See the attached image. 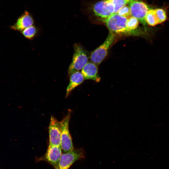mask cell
<instances>
[{"mask_svg": "<svg viewBox=\"0 0 169 169\" xmlns=\"http://www.w3.org/2000/svg\"><path fill=\"white\" fill-rule=\"evenodd\" d=\"M139 21L136 18L131 16L127 18L126 23V28L127 30L130 32L132 31L138 27Z\"/></svg>", "mask_w": 169, "mask_h": 169, "instance_id": "cell-16", "label": "cell"}, {"mask_svg": "<svg viewBox=\"0 0 169 169\" xmlns=\"http://www.w3.org/2000/svg\"><path fill=\"white\" fill-rule=\"evenodd\" d=\"M72 60L68 70L69 75L79 71L87 63L88 58L86 51L79 44H75Z\"/></svg>", "mask_w": 169, "mask_h": 169, "instance_id": "cell-1", "label": "cell"}, {"mask_svg": "<svg viewBox=\"0 0 169 169\" xmlns=\"http://www.w3.org/2000/svg\"><path fill=\"white\" fill-rule=\"evenodd\" d=\"M93 14L103 19H106L114 13V8L105 0L100 1L90 6L88 9Z\"/></svg>", "mask_w": 169, "mask_h": 169, "instance_id": "cell-7", "label": "cell"}, {"mask_svg": "<svg viewBox=\"0 0 169 169\" xmlns=\"http://www.w3.org/2000/svg\"><path fill=\"white\" fill-rule=\"evenodd\" d=\"M85 157L83 149L74 148L69 152L62 154L57 169H69L76 161Z\"/></svg>", "mask_w": 169, "mask_h": 169, "instance_id": "cell-4", "label": "cell"}, {"mask_svg": "<svg viewBox=\"0 0 169 169\" xmlns=\"http://www.w3.org/2000/svg\"><path fill=\"white\" fill-rule=\"evenodd\" d=\"M117 13L127 18L131 16L130 8L127 5L122 7Z\"/></svg>", "mask_w": 169, "mask_h": 169, "instance_id": "cell-18", "label": "cell"}, {"mask_svg": "<svg viewBox=\"0 0 169 169\" xmlns=\"http://www.w3.org/2000/svg\"><path fill=\"white\" fill-rule=\"evenodd\" d=\"M62 154V150L60 146L49 145L45 154L38 160L47 162L55 169H57Z\"/></svg>", "mask_w": 169, "mask_h": 169, "instance_id": "cell-8", "label": "cell"}, {"mask_svg": "<svg viewBox=\"0 0 169 169\" xmlns=\"http://www.w3.org/2000/svg\"><path fill=\"white\" fill-rule=\"evenodd\" d=\"M145 21L149 25L154 26L159 24L154 9H151L146 13Z\"/></svg>", "mask_w": 169, "mask_h": 169, "instance_id": "cell-13", "label": "cell"}, {"mask_svg": "<svg viewBox=\"0 0 169 169\" xmlns=\"http://www.w3.org/2000/svg\"><path fill=\"white\" fill-rule=\"evenodd\" d=\"M127 19L117 13H114L103 20L110 32L122 34L129 32L126 28Z\"/></svg>", "mask_w": 169, "mask_h": 169, "instance_id": "cell-2", "label": "cell"}, {"mask_svg": "<svg viewBox=\"0 0 169 169\" xmlns=\"http://www.w3.org/2000/svg\"><path fill=\"white\" fill-rule=\"evenodd\" d=\"M131 16L136 18L144 26L146 24L145 17L151 9L145 3L140 0H129L128 4Z\"/></svg>", "mask_w": 169, "mask_h": 169, "instance_id": "cell-6", "label": "cell"}, {"mask_svg": "<svg viewBox=\"0 0 169 169\" xmlns=\"http://www.w3.org/2000/svg\"><path fill=\"white\" fill-rule=\"evenodd\" d=\"M49 145L60 146L61 128L60 121L51 116L49 128Z\"/></svg>", "mask_w": 169, "mask_h": 169, "instance_id": "cell-9", "label": "cell"}, {"mask_svg": "<svg viewBox=\"0 0 169 169\" xmlns=\"http://www.w3.org/2000/svg\"><path fill=\"white\" fill-rule=\"evenodd\" d=\"M70 115L71 111L70 110L65 117L60 121L61 128L60 146L63 153L69 152L74 149L69 128Z\"/></svg>", "mask_w": 169, "mask_h": 169, "instance_id": "cell-3", "label": "cell"}, {"mask_svg": "<svg viewBox=\"0 0 169 169\" xmlns=\"http://www.w3.org/2000/svg\"><path fill=\"white\" fill-rule=\"evenodd\" d=\"M37 32V28L35 26L32 25L24 29L21 32L26 38L31 40L36 36Z\"/></svg>", "mask_w": 169, "mask_h": 169, "instance_id": "cell-14", "label": "cell"}, {"mask_svg": "<svg viewBox=\"0 0 169 169\" xmlns=\"http://www.w3.org/2000/svg\"><path fill=\"white\" fill-rule=\"evenodd\" d=\"M34 21L32 16L27 11L21 15L16 23L11 26V29L21 32L24 29L33 25Z\"/></svg>", "mask_w": 169, "mask_h": 169, "instance_id": "cell-10", "label": "cell"}, {"mask_svg": "<svg viewBox=\"0 0 169 169\" xmlns=\"http://www.w3.org/2000/svg\"><path fill=\"white\" fill-rule=\"evenodd\" d=\"M115 38L114 33L110 31L104 42L91 53L90 58L92 63L99 64L102 62L107 55L108 50Z\"/></svg>", "mask_w": 169, "mask_h": 169, "instance_id": "cell-5", "label": "cell"}, {"mask_svg": "<svg viewBox=\"0 0 169 169\" xmlns=\"http://www.w3.org/2000/svg\"><path fill=\"white\" fill-rule=\"evenodd\" d=\"M112 4L114 8V13H117L123 7L128 4L129 0H105Z\"/></svg>", "mask_w": 169, "mask_h": 169, "instance_id": "cell-15", "label": "cell"}, {"mask_svg": "<svg viewBox=\"0 0 169 169\" xmlns=\"http://www.w3.org/2000/svg\"><path fill=\"white\" fill-rule=\"evenodd\" d=\"M159 23H161L166 21L167 16L165 10L162 8L154 9Z\"/></svg>", "mask_w": 169, "mask_h": 169, "instance_id": "cell-17", "label": "cell"}, {"mask_svg": "<svg viewBox=\"0 0 169 169\" xmlns=\"http://www.w3.org/2000/svg\"><path fill=\"white\" fill-rule=\"evenodd\" d=\"M81 72L85 79H91L96 82L100 81V78L98 74L97 67L92 62H88L81 69Z\"/></svg>", "mask_w": 169, "mask_h": 169, "instance_id": "cell-11", "label": "cell"}, {"mask_svg": "<svg viewBox=\"0 0 169 169\" xmlns=\"http://www.w3.org/2000/svg\"><path fill=\"white\" fill-rule=\"evenodd\" d=\"M69 82L66 89V97L74 89L82 83L84 78L81 72L76 71L69 75Z\"/></svg>", "mask_w": 169, "mask_h": 169, "instance_id": "cell-12", "label": "cell"}]
</instances>
